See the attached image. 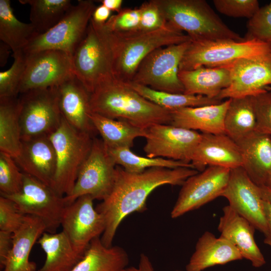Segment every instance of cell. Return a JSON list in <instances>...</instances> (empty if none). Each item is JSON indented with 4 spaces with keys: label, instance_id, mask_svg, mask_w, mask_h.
I'll use <instances>...</instances> for the list:
<instances>
[{
    "label": "cell",
    "instance_id": "obj_1",
    "mask_svg": "<svg viewBox=\"0 0 271 271\" xmlns=\"http://www.w3.org/2000/svg\"><path fill=\"white\" fill-rule=\"evenodd\" d=\"M198 172L189 168L155 167L132 173L117 165L111 191L95 208L105 223L100 237L103 244L107 247L112 246L121 221L133 212H142L147 209V198L153 191L165 185L182 186L186 179Z\"/></svg>",
    "mask_w": 271,
    "mask_h": 271
},
{
    "label": "cell",
    "instance_id": "obj_2",
    "mask_svg": "<svg viewBox=\"0 0 271 271\" xmlns=\"http://www.w3.org/2000/svg\"><path fill=\"white\" fill-rule=\"evenodd\" d=\"M90 104L92 112L143 129L154 124L171 122V111L147 100L114 76L90 93Z\"/></svg>",
    "mask_w": 271,
    "mask_h": 271
},
{
    "label": "cell",
    "instance_id": "obj_3",
    "mask_svg": "<svg viewBox=\"0 0 271 271\" xmlns=\"http://www.w3.org/2000/svg\"><path fill=\"white\" fill-rule=\"evenodd\" d=\"M108 33L113 75L126 83L131 81L142 61L155 50L191 40L187 34L168 23L162 28L150 31L136 30Z\"/></svg>",
    "mask_w": 271,
    "mask_h": 271
},
{
    "label": "cell",
    "instance_id": "obj_4",
    "mask_svg": "<svg viewBox=\"0 0 271 271\" xmlns=\"http://www.w3.org/2000/svg\"><path fill=\"white\" fill-rule=\"evenodd\" d=\"M167 23L191 41H242L205 0H157Z\"/></svg>",
    "mask_w": 271,
    "mask_h": 271
},
{
    "label": "cell",
    "instance_id": "obj_5",
    "mask_svg": "<svg viewBox=\"0 0 271 271\" xmlns=\"http://www.w3.org/2000/svg\"><path fill=\"white\" fill-rule=\"evenodd\" d=\"M49 138L56 158L50 187L59 195L66 196L73 189L79 169L91 151L94 137L76 129L62 117L59 127Z\"/></svg>",
    "mask_w": 271,
    "mask_h": 271
},
{
    "label": "cell",
    "instance_id": "obj_6",
    "mask_svg": "<svg viewBox=\"0 0 271 271\" xmlns=\"http://www.w3.org/2000/svg\"><path fill=\"white\" fill-rule=\"evenodd\" d=\"M75 76L91 93L101 83L113 77L108 33L91 19L86 35L72 56Z\"/></svg>",
    "mask_w": 271,
    "mask_h": 271
},
{
    "label": "cell",
    "instance_id": "obj_7",
    "mask_svg": "<svg viewBox=\"0 0 271 271\" xmlns=\"http://www.w3.org/2000/svg\"><path fill=\"white\" fill-rule=\"evenodd\" d=\"M271 53V43L256 39L242 41H191L179 66V70L199 67H223L246 57Z\"/></svg>",
    "mask_w": 271,
    "mask_h": 271
},
{
    "label": "cell",
    "instance_id": "obj_8",
    "mask_svg": "<svg viewBox=\"0 0 271 271\" xmlns=\"http://www.w3.org/2000/svg\"><path fill=\"white\" fill-rule=\"evenodd\" d=\"M191 41L160 47L150 53L142 61L130 82L158 91L184 93L178 73Z\"/></svg>",
    "mask_w": 271,
    "mask_h": 271
},
{
    "label": "cell",
    "instance_id": "obj_9",
    "mask_svg": "<svg viewBox=\"0 0 271 271\" xmlns=\"http://www.w3.org/2000/svg\"><path fill=\"white\" fill-rule=\"evenodd\" d=\"M19 100L22 141L49 136L59 127L62 116L56 86L29 90Z\"/></svg>",
    "mask_w": 271,
    "mask_h": 271
},
{
    "label": "cell",
    "instance_id": "obj_10",
    "mask_svg": "<svg viewBox=\"0 0 271 271\" xmlns=\"http://www.w3.org/2000/svg\"><path fill=\"white\" fill-rule=\"evenodd\" d=\"M91 0H79L62 19L47 32L36 36L25 48L26 53L44 50H60L71 56L85 37L96 8Z\"/></svg>",
    "mask_w": 271,
    "mask_h": 271
},
{
    "label": "cell",
    "instance_id": "obj_11",
    "mask_svg": "<svg viewBox=\"0 0 271 271\" xmlns=\"http://www.w3.org/2000/svg\"><path fill=\"white\" fill-rule=\"evenodd\" d=\"M116 166L102 140L94 138L91 151L79 169L72 192L64 196L66 205L83 195H89L94 200H104L112 189Z\"/></svg>",
    "mask_w": 271,
    "mask_h": 271
},
{
    "label": "cell",
    "instance_id": "obj_12",
    "mask_svg": "<svg viewBox=\"0 0 271 271\" xmlns=\"http://www.w3.org/2000/svg\"><path fill=\"white\" fill-rule=\"evenodd\" d=\"M5 197L12 200L25 215L40 218L46 226V232L56 233L61 226L62 215L66 205L64 197L36 178L24 173L20 192Z\"/></svg>",
    "mask_w": 271,
    "mask_h": 271
},
{
    "label": "cell",
    "instance_id": "obj_13",
    "mask_svg": "<svg viewBox=\"0 0 271 271\" xmlns=\"http://www.w3.org/2000/svg\"><path fill=\"white\" fill-rule=\"evenodd\" d=\"M26 67L19 94L58 86L74 75L72 56L60 50L26 53Z\"/></svg>",
    "mask_w": 271,
    "mask_h": 271
},
{
    "label": "cell",
    "instance_id": "obj_14",
    "mask_svg": "<svg viewBox=\"0 0 271 271\" xmlns=\"http://www.w3.org/2000/svg\"><path fill=\"white\" fill-rule=\"evenodd\" d=\"M230 171L224 167L208 166L186 179L171 211V218L180 217L221 196L227 186Z\"/></svg>",
    "mask_w": 271,
    "mask_h": 271
},
{
    "label": "cell",
    "instance_id": "obj_15",
    "mask_svg": "<svg viewBox=\"0 0 271 271\" xmlns=\"http://www.w3.org/2000/svg\"><path fill=\"white\" fill-rule=\"evenodd\" d=\"M147 129L144 151L149 158L191 163L201 133L171 124H154Z\"/></svg>",
    "mask_w": 271,
    "mask_h": 271
},
{
    "label": "cell",
    "instance_id": "obj_16",
    "mask_svg": "<svg viewBox=\"0 0 271 271\" xmlns=\"http://www.w3.org/2000/svg\"><path fill=\"white\" fill-rule=\"evenodd\" d=\"M94 200L89 195L78 197L66 205L61 217L62 231L81 256L91 241L100 237L105 228L103 216L93 207Z\"/></svg>",
    "mask_w": 271,
    "mask_h": 271
},
{
    "label": "cell",
    "instance_id": "obj_17",
    "mask_svg": "<svg viewBox=\"0 0 271 271\" xmlns=\"http://www.w3.org/2000/svg\"><path fill=\"white\" fill-rule=\"evenodd\" d=\"M225 67L229 71L230 83L217 99L253 96L271 85V53L241 58Z\"/></svg>",
    "mask_w": 271,
    "mask_h": 271
},
{
    "label": "cell",
    "instance_id": "obj_18",
    "mask_svg": "<svg viewBox=\"0 0 271 271\" xmlns=\"http://www.w3.org/2000/svg\"><path fill=\"white\" fill-rule=\"evenodd\" d=\"M229 206L263 234L266 230L263 199L260 187L249 178L242 167L230 169L222 193Z\"/></svg>",
    "mask_w": 271,
    "mask_h": 271
},
{
    "label": "cell",
    "instance_id": "obj_19",
    "mask_svg": "<svg viewBox=\"0 0 271 271\" xmlns=\"http://www.w3.org/2000/svg\"><path fill=\"white\" fill-rule=\"evenodd\" d=\"M56 88L63 118L76 129L93 136L96 130L90 118V93L75 75Z\"/></svg>",
    "mask_w": 271,
    "mask_h": 271
},
{
    "label": "cell",
    "instance_id": "obj_20",
    "mask_svg": "<svg viewBox=\"0 0 271 271\" xmlns=\"http://www.w3.org/2000/svg\"><path fill=\"white\" fill-rule=\"evenodd\" d=\"M191 163L198 172L207 166L232 169L242 167V158L237 143L225 133H202Z\"/></svg>",
    "mask_w": 271,
    "mask_h": 271
},
{
    "label": "cell",
    "instance_id": "obj_21",
    "mask_svg": "<svg viewBox=\"0 0 271 271\" xmlns=\"http://www.w3.org/2000/svg\"><path fill=\"white\" fill-rule=\"evenodd\" d=\"M222 211L218 225L220 236L231 243L243 258L250 261L253 266L264 265V257L254 238V227L229 205L223 207Z\"/></svg>",
    "mask_w": 271,
    "mask_h": 271
},
{
    "label": "cell",
    "instance_id": "obj_22",
    "mask_svg": "<svg viewBox=\"0 0 271 271\" xmlns=\"http://www.w3.org/2000/svg\"><path fill=\"white\" fill-rule=\"evenodd\" d=\"M14 159L24 173L50 186L55 172L56 158L49 136L22 141L20 154Z\"/></svg>",
    "mask_w": 271,
    "mask_h": 271
},
{
    "label": "cell",
    "instance_id": "obj_23",
    "mask_svg": "<svg viewBox=\"0 0 271 271\" xmlns=\"http://www.w3.org/2000/svg\"><path fill=\"white\" fill-rule=\"evenodd\" d=\"M46 232L39 218L26 215L20 227L13 233L11 250L2 268L3 271H37L36 264L29 260L33 246Z\"/></svg>",
    "mask_w": 271,
    "mask_h": 271
},
{
    "label": "cell",
    "instance_id": "obj_24",
    "mask_svg": "<svg viewBox=\"0 0 271 271\" xmlns=\"http://www.w3.org/2000/svg\"><path fill=\"white\" fill-rule=\"evenodd\" d=\"M236 143L242 167L256 185L265 186L271 174V136L255 131Z\"/></svg>",
    "mask_w": 271,
    "mask_h": 271
},
{
    "label": "cell",
    "instance_id": "obj_25",
    "mask_svg": "<svg viewBox=\"0 0 271 271\" xmlns=\"http://www.w3.org/2000/svg\"><path fill=\"white\" fill-rule=\"evenodd\" d=\"M229 101L228 98L217 104L172 110L170 124L202 133H225L224 119Z\"/></svg>",
    "mask_w": 271,
    "mask_h": 271
},
{
    "label": "cell",
    "instance_id": "obj_26",
    "mask_svg": "<svg viewBox=\"0 0 271 271\" xmlns=\"http://www.w3.org/2000/svg\"><path fill=\"white\" fill-rule=\"evenodd\" d=\"M242 258L238 250L229 241L206 231L199 238L186 270L203 271L211 266Z\"/></svg>",
    "mask_w": 271,
    "mask_h": 271
},
{
    "label": "cell",
    "instance_id": "obj_27",
    "mask_svg": "<svg viewBox=\"0 0 271 271\" xmlns=\"http://www.w3.org/2000/svg\"><path fill=\"white\" fill-rule=\"evenodd\" d=\"M179 78L184 87V94L200 95L217 99L230 83V72L225 66H201L190 70H179Z\"/></svg>",
    "mask_w": 271,
    "mask_h": 271
},
{
    "label": "cell",
    "instance_id": "obj_28",
    "mask_svg": "<svg viewBox=\"0 0 271 271\" xmlns=\"http://www.w3.org/2000/svg\"><path fill=\"white\" fill-rule=\"evenodd\" d=\"M128 262V254L122 247H107L97 237L91 241L82 258L71 271H124Z\"/></svg>",
    "mask_w": 271,
    "mask_h": 271
},
{
    "label": "cell",
    "instance_id": "obj_29",
    "mask_svg": "<svg viewBox=\"0 0 271 271\" xmlns=\"http://www.w3.org/2000/svg\"><path fill=\"white\" fill-rule=\"evenodd\" d=\"M37 243L46 254L44 265L37 271H71L83 257L62 230L54 233L45 232Z\"/></svg>",
    "mask_w": 271,
    "mask_h": 271
},
{
    "label": "cell",
    "instance_id": "obj_30",
    "mask_svg": "<svg viewBox=\"0 0 271 271\" xmlns=\"http://www.w3.org/2000/svg\"><path fill=\"white\" fill-rule=\"evenodd\" d=\"M90 118L106 148L131 149L135 139L147 136L146 129L137 127L124 121L93 112L91 113Z\"/></svg>",
    "mask_w": 271,
    "mask_h": 271
},
{
    "label": "cell",
    "instance_id": "obj_31",
    "mask_svg": "<svg viewBox=\"0 0 271 271\" xmlns=\"http://www.w3.org/2000/svg\"><path fill=\"white\" fill-rule=\"evenodd\" d=\"M224 119L225 133L237 143L256 131L251 96L229 98Z\"/></svg>",
    "mask_w": 271,
    "mask_h": 271
},
{
    "label": "cell",
    "instance_id": "obj_32",
    "mask_svg": "<svg viewBox=\"0 0 271 271\" xmlns=\"http://www.w3.org/2000/svg\"><path fill=\"white\" fill-rule=\"evenodd\" d=\"M38 35L31 23L20 21L9 0H0V39L13 53L23 51Z\"/></svg>",
    "mask_w": 271,
    "mask_h": 271
},
{
    "label": "cell",
    "instance_id": "obj_33",
    "mask_svg": "<svg viewBox=\"0 0 271 271\" xmlns=\"http://www.w3.org/2000/svg\"><path fill=\"white\" fill-rule=\"evenodd\" d=\"M21 145L19 98L0 97V152L15 158Z\"/></svg>",
    "mask_w": 271,
    "mask_h": 271
},
{
    "label": "cell",
    "instance_id": "obj_34",
    "mask_svg": "<svg viewBox=\"0 0 271 271\" xmlns=\"http://www.w3.org/2000/svg\"><path fill=\"white\" fill-rule=\"evenodd\" d=\"M127 83L143 97L166 109L172 111L186 107H197L222 102L200 95H189L158 91L132 82Z\"/></svg>",
    "mask_w": 271,
    "mask_h": 271
},
{
    "label": "cell",
    "instance_id": "obj_35",
    "mask_svg": "<svg viewBox=\"0 0 271 271\" xmlns=\"http://www.w3.org/2000/svg\"><path fill=\"white\" fill-rule=\"evenodd\" d=\"M30 7V20L38 35L58 23L72 6L69 0H19Z\"/></svg>",
    "mask_w": 271,
    "mask_h": 271
},
{
    "label": "cell",
    "instance_id": "obj_36",
    "mask_svg": "<svg viewBox=\"0 0 271 271\" xmlns=\"http://www.w3.org/2000/svg\"><path fill=\"white\" fill-rule=\"evenodd\" d=\"M106 148L115 164L129 173H139L147 169L155 167L169 169L184 167L194 169L191 163H186L162 158H152L141 157L133 153L130 149L106 147Z\"/></svg>",
    "mask_w": 271,
    "mask_h": 271
},
{
    "label": "cell",
    "instance_id": "obj_37",
    "mask_svg": "<svg viewBox=\"0 0 271 271\" xmlns=\"http://www.w3.org/2000/svg\"><path fill=\"white\" fill-rule=\"evenodd\" d=\"M12 66L0 72V97H16L24 76L26 56L23 51L13 53Z\"/></svg>",
    "mask_w": 271,
    "mask_h": 271
},
{
    "label": "cell",
    "instance_id": "obj_38",
    "mask_svg": "<svg viewBox=\"0 0 271 271\" xmlns=\"http://www.w3.org/2000/svg\"><path fill=\"white\" fill-rule=\"evenodd\" d=\"M24 173L10 155L0 152V192L2 196H9L20 192Z\"/></svg>",
    "mask_w": 271,
    "mask_h": 271
},
{
    "label": "cell",
    "instance_id": "obj_39",
    "mask_svg": "<svg viewBox=\"0 0 271 271\" xmlns=\"http://www.w3.org/2000/svg\"><path fill=\"white\" fill-rule=\"evenodd\" d=\"M245 39H256L271 43V2L259 8L247 23Z\"/></svg>",
    "mask_w": 271,
    "mask_h": 271
},
{
    "label": "cell",
    "instance_id": "obj_40",
    "mask_svg": "<svg viewBox=\"0 0 271 271\" xmlns=\"http://www.w3.org/2000/svg\"><path fill=\"white\" fill-rule=\"evenodd\" d=\"M218 12L234 18L251 19L259 9L257 0H213Z\"/></svg>",
    "mask_w": 271,
    "mask_h": 271
},
{
    "label": "cell",
    "instance_id": "obj_41",
    "mask_svg": "<svg viewBox=\"0 0 271 271\" xmlns=\"http://www.w3.org/2000/svg\"><path fill=\"white\" fill-rule=\"evenodd\" d=\"M140 22L139 8H123L115 15H112L104 24L110 32H127L138 30Z\"/></svg>",
    "mask_w": 271,
    "mask_h": 271
},
{
    "label": "cell",
    "instance_id": "obj_42",
    "mask_svg": "<svg viewBox=\"0 0 271 271\" xmlns=\"http://www.w3.org/2000/svg\"><path fill=\"white\" fill-rule=\"evenodd\" d=\"M251 96L256 116V131L271 136V92L265 90Z\"/></svg>",
    "mask_w": 271,
    "mask_h": 271
},
{
    "label": "cell",
    "instance_id": "obj_43",
    "mask_svg": "<svg viewBox=\"0 0 271 271\" xmlns=\"http://www.w3.org/2000/svg\"><path fill=\"white\" fill-rule=\"evenodd\" d=\"M140 22L138 30L150 31L167 24L157 0L143 3L139 7Z\"/></svg>",
    "mask_w": 271,
    "mask_h": 271
},
{
    "label": "cell",
    "instance_id": "obj_44",
    "mask_svg": "<svg viewBox=\"0 0 271 271\" xmlns=\"http://www.w3.org/2000/svg\"><path fill=\"white\" fill-rule=\"evenodd\" d=\"M11 199L0 196V230L13 233L22 225L25 217Z\"/></svg>",
    "mask_w": 271,
    "mask_h": 271
},
{
    "label": "cell",
    "instance_id": "obj_45",
    "mask_svg": "<svg viewBox=\"0 0 271 271\" xmlns=\"http://www.w3.org/2000/svg\"><path fill=\"white\" fill-rule=\"evenodd\" d=\"M13 233L0 230V264L3 267L12 247Z\"/></svg>",
    "mask_w": 271,
    "mask_h": 271
},
{
    "label": "cell",
    "instance_id": "obj_46",
    "mask_svg": "<svg viewBox=\"0 0 271 271\" xmlns=\"http://www.w3.org/2000/svg\"><path fill=\"white\" fill-rule=\"evenodd\" d=\"M111 12L105 6L100 5L96 6L95 9L91 19L96 24L99 25H104L108 20L110 16Z\"/></svg>",
    "mask_w": 271,
    "mask_h": 271
},
{
    "label": "cell",
    "instance_id": "obj_47",
    "mask_svg": "<svg viewBox=\"0 0 271 271\" xmlns=\"http://www.w3.org/2000/svg\"><path fill=\"white\" fill-rule=\"evenodd\" d=\"M263 206L266 223V230L264 234L263 242L271 246V204L264 200Z\"/></svg>",
    "mask_w": 271,
    "mask_h": 271
},
{
    "label": "cell",
    "instance_id": "obj_48",
    "mask_svg": "<svg viewBox=\"0 0 271 271\" xmlns=\"http://www.w3.org/2000/svg\"><path fill=\"white\" fill-rule=\"evenodd\" d=\"M125 271H154V269L149 257L145 253H142L140 255L138 266L127 267Z\"/></svg>",
    "mask_w": 271,
    "mask_h": 271
},
{
    "label": "cell",
    "instance_id": "obj_49",
    "mask_svg": "<svg viewBox=\"0 0 271 271\" xmlns=\"http://www.w3.org/2000/svg\"><path fill=\"white\" fill-rule=\"evenodd\" d=\"M98 2L111 12L118 13L122 9L121 7L123 1L122 0H100Z\"/></svg>",
    "mask_w": 271,
    "mask_h": 271
},
{
    "label": "cell",
    "instance_id": "obj_50",
    "mask_svg": "<svg viewBox=\"0 0 271 271\" xmlns=\"http://www.w3.org/2000/svg\"><path fill=\"white\" fill-rule=\"evenodd\" d=\"M11 49L7 44L2 42L0 45V65L3 67L7 63Z\"/></svg>",
    "mask_w": 271,
    "mask_h": 271
},
{
    "label": "cell",
    "instance_id": "obj_51",
    "mask_svg": "<svg viewBox=\"0 0 271 271\" xmlns=\"http://www.w3.org/2000/svg\"><path fill=\"white\" fill-rule=\"evenodd\" d=\"M260 187L263 199L271 204V189L266 186H261Z\"/></svg>",
    "mask_w": 271,
    "mask_h": 271
},
{
    "label": "cell",
    "instance_id": "obj_52",
    "mask_svg": "<svg viewBox=\"0 0 271 271\" xmlns=\"http://www.w3.org/2000/svg\"><path fill=\"white\" fill-rule=\"evenodd\" d=\"M265 186L271 189V174Z\"/></svg>",
    "mask_w": 271,
    "mask_h": 271
},
{
    "label": "cell",
    "instance_id": "obj_53",
    "mask_svg": "<svg viewBox=\"0 0 271 271\" xmlns=\"http://www.w3.org/2000/svg\"><path fill=\"white\" fill-rule=\"evenodd\" d=\"M174 271H182V270H174Z\"/></svg>",
    "mask_w": 271,
    "mask_h": 271
},
{
    "label": "cell",
    "instance_id": "obj_54",
    "mask_svg": "<svg viewBox=\"0 0 271 271\" xmlns=\"http://www.w3.org/2000/svg\"><path fill=\"white\" fill-rule=\"evenodd\" d=\"M124 271H125V270Z\"/></svg>",
    "mask_w": 271,
    "mask_h": 271
}]
</instances>
